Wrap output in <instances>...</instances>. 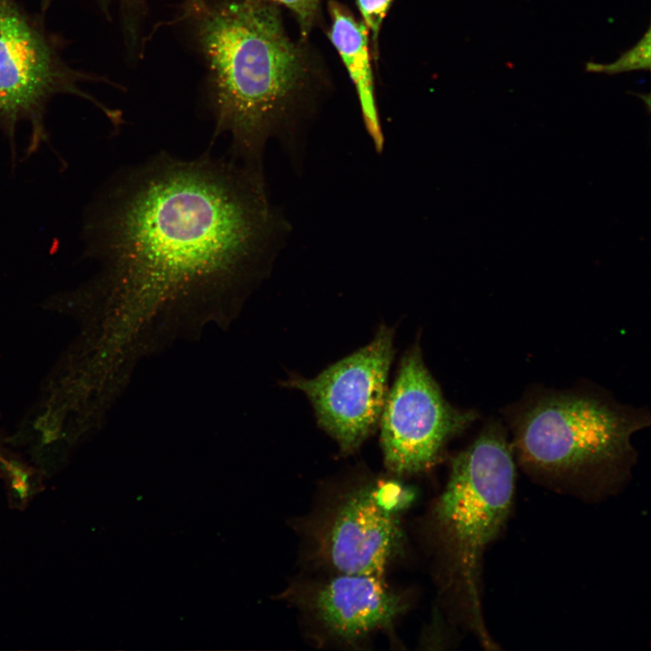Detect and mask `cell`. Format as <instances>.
<instances>
[{"instance_id":"ba28073f","label":"cell","mask_w":651,"mask_h":651,"mask_svg":"<svg viewBox=\"0 0 651 651\" xmlns=\"http://www.w3.org/2000/svg\"><path fill=\"white\" fill-rule=\"evenodd\" d=\"M383 579L334 573L297 593L288 594L331 637L354 644L390 628L408 609L404 596L393 590Z\"/></svg>"},{"instance_id":"9c48e42d","label":"cell","mask_w":651,"mask_h":651,"mask_svg":"<svg viewBox=\"0 0 651 651\" xmlns=\"http://www.w3.org/2000/svg\"><path fill=\"white\" fill-rule=\"evenodd\" d=\"M52 78L46 44L11 2L0 0V115L14 124L32 112Z\"/></svg>"},{"instance_id":"52a82bcc","label":"cell","mask_w":651,"mask_h":651,"mask_svg":"<svg viewBox=\"0 0 651 651\" xmlns=\"http://www.w3.org/2000/svg\"><path fill=\"white\" fill-rule=\"evenodd\" d=\"M392 357L393 330L382 325L369 344L315 378L291 373L281 385L303 392L319 427L337 442L342 453H354L380 421Z\"/></svg>"},{"instance_id":"9a60e30c","label":"cell","mask_w":651,"mask_h":651,"mask_svg":"<svg viewBox=\"0 0 651 651\" xmlns=\"http://www.w3.org/2000/svg\"><path fill=\"white\" fill-rule=\"evenodd\" d=\"M130 3L137 5H138L143 2V0H128Z\"/></svg>"},{"instance_id":"4fadbf2b","label":"cell","mask_w":651,"mask_h":651,"mask_svg":"<svg viewBox=\"0 0 651 651\" xmlns=\"http://www.w3.org/2000/svg\"><path fill=\"white\" fill-rule=\"evenodd\" d=\"M200 0H190L192 7H194ZM278 3L290 9L295 14L299 24L303 37H307L311 32L318 15L320 0H269Z\"/></svg>"},{"instance_id":"6da1fadb","label":"cell","mask_w":651,"mask_h":651,"mask_svg":"<svg viewBox=\"0 0 651 651\" xmlns=\"http://www.w3.org/2000/svg\"><path fill=\"white\" fill-rule=\"evenodd\" d=\"M98 222L128 374L208 325L228 326L268 275L286 223L263 175L232 159L158 155L114 187Z\"/></svg>"},{"instance_id":"7a4b0ae2","label":"cell","mask_w":651,"mask_h":651,"mask_svg":"<svg viewBox=\"0 0 651 651\" xmlns=\"http://www.w3.org/2000/svg\"><path fill=\"white\" fill-rule=\"evenodd\" d=\"M197 36L211 71L214 135L258 174L267 142L288 132L308 77L307 58L269 0H201Z\"/></svg>"},{"instance_id":"8992f818","label":"cell","mask_w":651,"mask_h":651,"mask_svg":"<svg viewBox=\"0 0 651 651\" xmlns=\"http://www.w3.org/2000/svg\"><path fill=\"white\" fill-rule=\"evenodd\" d=\"M414 493L393 480L351 489L322 518L314 535L316 558L335 573L384 577L403 545L401 515Z\"/></svg>"},{"instance_id":"3957f363","label":"cell","mask_w":651,"mask_h":651,"mask_svg":"<svg viewBox=\"0 0 651 651\" xmlns=\"http://www.w3.org/2000/svg\"><path fill=\"white\" fill-rule=\"evenodd\" d=\"M515 462L534 482L585 500L618 491L637 463L632 438L649 410L592 383L529 387L503 409Z\"/></svg>"},{"instance_id":"7c38bea8","label":"cell","mask_w":651,"mask_h":651,"mask_svg":"<svg viewBox=\"0 0 651 651\" xmlns=\"http://www.w3.org/2000/svg\"><path fill=\"white\" fill-rule=\"evenodd\" d=\"M355 2L363 23L371 36L373 55L377 59L380 31L392 0H355Z\"/></svg>"},{"instance_id":"5b68a950","label":"cell","mask_w":651,"mask_h":651,"mask_svg":"<svg viewBox=\"0 0 651 651\" xmlns=\"http://www.w3.org/2000/svg\"><path fill=\"white\" fill-rule=\"evenodd\" d=\"M478 416L475 410H459L446 401L416 344L401 361L380 418L385 467L396 476L430 468L446 444Z\"/></svg>"},{"instance_id":"8fae6325","label":"cell","mask_w":651,"mask_h":651,"mask_svg":"<svg viewBox=\"0 0 651 651\" xmlns=\"http://www.w3.org/2000/svg\"><path fill=\"white\" fill-rule=\"evenodd\" d=\"M651 66V30L648 27L641 40L630 50L623 52L612 63L602 64L588 61L585 70L588 72L618 74L637 70L649 71Z\"/></svg>"},{"instance_id":"277c9868","label":"cell","mask_w":651,"mask_h":651,"mask_svg":"<svg viewBox=\"0 0 651 651\" xmlns=\"http://www.w3.org/2000/svg\"><path fill=\"white\" fill-rule=\"evenodd\" d=\"M516 464L502 420L487 419L473 442L452 458L446 486L432 515L447 569L465 623L485 648L496 646L481 603L483 556L505 529L515 491Z\"/></svg>"},{"instance_id":"5bb4252c","label":"cell","mask_w":651,"mask_h":651,"mask_svg":"<svg viewBox=\"0 0 651 651\" xmlns=\"http://www.w3.org/2000/svg\"><path fill=\"white\" fill-rule=\"evenodd\" d=\"M1 469L7 477L9 488L13 497L23 503L28 500L31 495L29 470L22 464L0 458Z\"/></svg>"},{"instance_id":"30bf717a","label":"cell","mask_w":651,"mask_h":651,"mask_svg":"<svg viewBox=\"0 0 651 651\" xmlns=\"http://www.w3.org/2000/svg\"><path fill=\"white\" fill-rule=\"evenodd\" d=\"M331 18L329 38L339 53L358 93L363 116L373 128L377 127L373 76L369 52V33L342 4L328 3Z\"/></svg>"}]
</instances>
